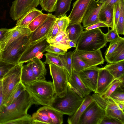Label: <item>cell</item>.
<instances>
[{"label": "cell", "instance_id": "obj_1", "mask_svg": "<svg viewBox=\"0 0 124 124\" xmlns=\"http://www.w3.org/2000/svg\"><path fill=\"white\" fill-rule=\"evenodd\" d=\"M36 103L25 89L12 103L2 107L0 110V124H7L27 115L29 109Z\"/></svg>", "mask_w": 124, "mask_h": 124}, {"label": "cell", "instance_id": "obj_2", "mask_svg": "<svg viewBox=\"0 0 124 124\" xmlns=\"http://www.w3.org/2000/svg\"><path fill=\"white\" fill-rule=\"evenodd\" d=\"M25 86L37 105L50 106L55 95L52 82L37 80Z\"/></svg>", "mask_w": 124, "mask_h": 124}, {"label": "cell", "instance_id": "obj_3", "mask_svg": "<svg viewBox=\"0 0 124 124\" xmlns=\"http://www.w3.org/2000/svg\"><path fill=\"white\" fill-rule=\"evenodd\" d=\"M84 98L68 86L67 93L64 96L60 97L55 94L50 107L60 111L63 115L70 116L76 111Z\"/></svg>", "mask_w": 124, "mask_h": 124}, {"label": "cell", "instance_id": "obj_4", "mask_svg": "<svg viewBox=\"0 0 124 124\" xmlns=\"http://www.w3.org/2000/svg\"><path fill=\"white\" fill-rule=\"evenodd\" d=\"M104 34L99 28L83 31L76 44V48L86 51H94L106 46Z\"/></svg>", "mask_w": 124, "mask_h": 124}, {"label": "cell", "instance_id": "obj_5", "mask_svg": "<svg viewBox=\"0 0 124 124\" xmlns=\"http://www.w3.org/2000/svg\"><path fill=\"white\" fill-rule=\"evenodd\" d=\"M31 34L20 37L12 43L6 50L1 52L0 60L15 65L18 63L22 55L31 44Z\"/></svg>", "mask_w": 124, "mask_h": 124}, {"label": "cell", "instance_id": "obj_6", "mask_svg": "<svg viewBox=\"0 0 124 124\" xmlns=\"http://www.w3.org/2000/svg\"><path fill=\"white\" fill-rule=\"evenodd\" d=\"M23 64L19 63L16 65L1 80L3 98L2 107L5 105L13 91L21 81Z\"/></svg>", "mask_w": 124, "mask_h": 124}, {"label": "cell", "instance_id": "obj_7", "mask_svg": "<svg viewBox=\"0 0 124 124\" xmlns=\"http://www.w3.org/2000/svg\"><path fill=\"white\" fill-rule=\"evenodd\" d=\"M48 64L55 94L59 97H63L67 92L69 75L65 68L52 63Z\"/></svg>", "mask_w": 124, "mask_h": 124}, {"label": "cell", "instance_id": "obj_8", "mask_svg": "<svg viewBox=\"0 0 124 124\" xmlns=\"http://www.w3.org/2000/svg\"><path fill=\"white\" fill-rule=\"evenodd\" d=\"M105 114V110L93 101L81 116L78 124H100Z\"/></svg>", "mask_w": 124, "mask_h": 124}, {"label": "cell", "instance_id": "obj_9", "mask_svg": "<svg viewBox=\"0 0 124 124\" xmlns=\"http://www.w3.org/2000/svg\"><path fill=\"white\" fill-rule=\"evenodd\" d=\"M39 3L40 0H15L10 7V16L14 20H17Z\"/></svg>", "mask_w": 124, "mask_h": 124}, {"label": "cell", "instance_id": "obj_10", "mask_svg": "<svg viewBox=\"0 0 124 124\" xmlns=\"http://www.w3.org/2000/svg\"><path fill=\"white\" fill-rule=\"evenodd\" d=\"M49 45L47 41L46 36L31 43L21 56L19 63L23 64L30 62L32 59L36 57L39 53H43L46 51V48Z\"/></svg>", "mask_w": 124, "mask_h": 124}, {"label": "cell", "instance_id": "obj_11", "mask_svg": "<svg viewBox=\"0 0 124 124\" xmlns=\"http://www.w3.org/2000/svg\"><path fill=\"white\" fill-rule=\"evenodd\" d=\"M95 0H77L73 4V8L68 17L70 24H80L90 5Z\"/></svg>", "mask_w": 124, "mask_h": 124}, {"label": "cell", "instance_id": "obj_12", "mask_svg": "<svg viewBox=\"0 0 124 124\" xmlns=\"http://www.w3.org/2000/svg\"><path fill=\"white\" fill-rule=\"evenodd\" d=\"M31 32L27 27L15 26L12 28L8 29L0 43L1 52L6 50L12 43L20 37L29 35Z\"/></svg>", "mask_w": 124, "mask_h": 124}, {"label": "cell", "instance_id": "obj_13", "mask_svg": "<svg viewBox=\"0 0 124 124\" xmlns=\"http://www.w3.org/2000/svg\"><path fill=\"white\" fill-rule=\"evenodd\" d=\"M100 68L92 67L76 72L84 84L91 92H94L96 90Z\"/></svg>", "mask_w": 124, "mask_h": 124}, {"label": "cell", "instance_id": "obj_14", "mask_svg": "<svg viewBox=\"0 0 124 124\" xmlns=\"http://www.w3.org/2000/svg\"><path fill=\"white\" fill-rule=\"evenodd\" d=\"M48 17L46 20L33 31L32 32L31 43L47 36L55 22L57 17L52 14L48 13Z\"/></svg>", "mask_w": 124, "mask_h": 124}, {"label": "cell", "instance_id": "obj_15", "mask_svg": "<svg viewBox=\"0 0 124 124\" xmlns=\"http://www.w3.org/2000/svg\"><path fill=\"white\" fill-rule=\"evenodd\" d=\"M102 3L95 0L93 1L86 11L82 21L84 27L88 26L100 22L98 15Z\"/></svg>", "mask_w": 124, "mask_h": 124}, {"label": "cell", "instance_id": "obj_16", "mask_svg": "<svg viewBox=\"0 0 124 124\" xmlns=\"http://www.w3.org/2000/svg\"><path fill=\"white\" fill-rule=\"evenodd\" d=\"M76 49L81 59L90 67L96 66L103 64L104 60L100 49L90 51L80 50Z\"/></svg>", "mask_w": 124, "mask_h": 124}, {"label": "cell", "instance_id": "obj_17", "mask_svg": "<svg viewBox=\"0 0 124 124\" xmlns=\"http://www.w3.org/2000/svg\"><path fill=\"white\" fill-rule=\"evenodd\" d=\"M68 85L72 90L83 98L89 95L91 92L86 87L77 72L73 69L71 75L69 77Z\"/></svg>", "mask_w": 124, "mask_h": 124}, {"label": "cell", "instance_id": "obj_18", "mask_svg": "<svg viewBox=\"0 0 124 124\" xmlns=\"http://www.w3.org/2000/svg\"><path fill=\"white\" fill-rule=\"evenodd\" d=\"M115 79L104 68L99 69L97 87L94 93L101 94Z\"/></svg>", "mask_w": 124, "mask_h": 124}, {"label": "cell", "instance_id": "obj_19", "mask_svg": "<svg viewBox=\"0 0 124 124\" xmlns=\"http://www.w3.org/2000/svg\"><path fill=\"white\" fill-rule=\"evenodd\" d=\"M114 5L102 4L99 12L98 18L100 22L105 24L108 28L110 27L111 29L115 30L114 20Z\"/></svg>", "mask_w": 124, "mask_h": 124}, {"label": "cell", "instance_id": "obj_20", "mask_svg": "<svg viewBox=\"0 0 124 124\" xmlns=\"http://www.w3.org/2000/svg\"><path fill=\"white\" fill-rule=\"evenodd\" d=\"M70 40L66 31L59 30L58 34L54 39L47 40V41L50 45L58 47L67 52L68 49L71 48L69 44Z\"/></svg>", "mask_w": 124, "mask_h": 124}, {"label": "cell", "instance_id": "obj_21", "mask_svg": "<svg viewBox=\"0 0 124 124\" xmlns=\"http://www.w3.org/2000/svg\"><path fill=\"white\" fill-rule=\"evenodd\" d=\"M91 96L93 101L105 110L120 109L114 100L109 97L104 98L100 94L96 93L92 94Z\"/></svg>", "mask_w": 124, "mask_h": 124}, {"label": "cell", "instance_id": "obj_22", "mask_svg": "<svg viewBox=\"0 0 124 124\" xmlns=\"http://www.w3.org/2000/svg\"><path fill=\"white\" fill-rule=\"evenodd\" d=\"M93 101L91 95H88L85 97L82 102L74 114L68 118L67 120L68 123L69 124H78L81 116L88 106Z\"/></svg>", "mask_w": 124, "mask_h": 124}, {"label": "cell", "instance_id": "obj_23", "mask_svg": "<svg viewBox=\"0 0 124 124\" xmlns=\"http://www.w3.org/2000/svg\"><path fill=\"white\" fill-rule=\"evenodd\" d=\"M32 68L33 73L37 80H46V70L45 64L42 61L37 57L31 60Z\"/></svg>", "mask_w": 124, "mask_h": 124}, {"label": "cell", "instance_id": "obj_24", "mask_svg": "<svg viewBox=\"0 0 124 124\" xmlns=\"http://www.w3.org/2000/svg\"><path fill=\"white\" fill-rule=\"evenodd\" d=\"M23 65L22 69L21 81L25 85L32 83L37 80L33 72L32 63L30 62Z\"/></svg>", "mask_w": 124, "mask_h": 124}, {"label": "cell", "instance_id": "obj_25", "mask_svg": "<svg viewBox=\"0 0 124 124\" xmlns=\"http://www.w3.org/2000/svg\"><path fill=\"white\" fill-rule=\"evenodd\" d=\"M42 10L34 8L17 20L16 26L27 27L28 25L36 17L42 14Z\"/></svg>", "mask_w": 124, "mask_h": 124}, {"label": "cell", "instance_id": "obj_26", "mask_svg": "<svg viewBox=\"0 0 124 124\" xmlns=\"http://www.w3.org/2000/svg\"><path fill=\"white\" fill-rule=\"evenodd\" d=\"M31 117L32 124H52V120L46 112L44 106L33 113Z\"/></svg>", "mask_w": 124, "mask_h": 124}, {"label": "cell", "instance_id": "obj_27", "mask_svg": "<svg viewBox=\"0 0 124 124\" xmlns=\"http://www.w3.org/2000/svg\"><path fill=\"white\" fill-rule=\"evenodd\" d=\"M115 79L124 76V60L119 62L110 63L104 67Z\"/></svg>", "mask_w": 124, "mask_h": 124}, {"label": "cell", "instance_id": "obj_28", "mask_svg": "<svg viewBox=\"0 0 124 124\" xmlns=\"http://www.w3.org/2000/svg\"><path fill=\"white\" fill-rule=\"evenodd\" d=\"M105 58L106 61L109 63L124 60V41L121 43L111 54L105 56Z\"/></svg>", "mask_w": 124, "mask_h": 124}, {"label": "cell", "instance_id": "obj_29", "mask_svg": "<svg viewBox=\"0 0 124 124\" xmlns=\"http://www.w3.org/2000/svg\"><path fill=\"white\" fill-rule=\"evenodd\" d=\"M84 29L81 24L69 25L66 31L70 40L76 44Z\"/></svg>", "mask_w": 124, "mask_h": 124}, {"label": "cell", "instance_id": "obj_30", "mask_svg": "<svg viewBox=\"0 0 124 124\" xmlns=\"http://www.w3.org/2000/svg\"><path fill=\"white\" fill-rule=\"evenodd\" d=\"M72 0H57L54 15L58 17L66 14L70 10Z\"/></svg>", "mask_w": 124, "mask_h": 124}, {"label": "cell", "instance_id": "obj_31", "mask_svg": "<svg viewBox=\"0 0 124 124\" xmlns=\"http://www.w3.org/2000/svg\"><path fill=\"white\" fill-rule=\"evenodd\" d=\"M72 69L77 72L90 67L81 59L76 49L73 52L72 55Z\"/></svg>", "mask_w": 124, "mask_h": 124}, {"label": "cell", "instance_id": "obj_32", "mask_svg": "<svg viewBox=\"0 0 124 124\" xmlns=\"http://www.w3.org/2000/svg\"><path fill=\"white\" fill-rule=\"evenodd\" d=\"M44 106L46 112L52 120V124L63 123V115L61 112L50 106Z\"/></svg>", "mask_w": 124, "mask_h": 124}, {"label": "cell", "instance_id": "obj_33", "mask_svg": "<svg viewBox=\"0 0 124 124\" xmlns=\"http://www.w3.org/2000/svg\"><path fill=\"white\" fill-rule=\"evenodd\" d=\"M124 76L114 80L100 94L103 98L109 97L111 94L118 87L124 86Z\"/></svg>", "mask_w": 124, "mask_h": 124}, {"label": "cell", "instance_id": "obj_34", "mask_svg": "<svg viewBox=\"0 0 124 124\" xmlns=\"http://www.w3.org/2000/svg\"><path fill=\"white\" fill-rule=\"evenodd\" d=\"M73 52L70 51L63 55H59L62 60L64 68L66 70L69 76L71 75L72 69V55Z\"/></svg>", "mask_w": 124, "mask_h": 124}, {"label": "cell", "instance_id": "obj_35", "mask_svg": "<svg viewBox=\"0 0 124 124\" xmlns=\"http://www.w3.org/2000/svg\"><path fill=\"white\" fill-rule=\"evenodd\" d=\"M120 12L116 27V30L118 35L124 33V0H119Z\"/></svg>", "mask_w": 124, "mask_h": 124}, {"label": "cell", "instance_id": "obj_36", "mask_svg": "<svg viewBox=\"0 0 124 124\" xmlns=\"http://www.w3.org/2000/svg\"><path fill=\"white\" fill-rule=\"evenodd\" d=\"M25 90V85L21 81L11 93L5 105L2 107L6 106L11 104L15 101L21 93Z\"/></svg>", "mask_w": 124, "mask_h": 124}, {"label": "cell", "instance_id": "obj_37", "mask_svg": "<svg viewBox=\"0 0 124 124\" xmlns=\"http://www.w3.org/2000/svg\"><path fill=\"white\" fill-rule=\"evenodd\" d=\"M44 54L46 57V60L44 62L45 64L51 63L64 68L62 60L58 55L48 52Z\"/></svg>", "mask_w": 124, "mask_h": 124}, {"label": "cell", "instance_id": "obj_38", "mask_svg": "<svg viewBox=\"0 0 124 124\" xmlns=\"http://www.w3.org/2000/svg\"><path fill=\"white\" fill-rule=\"evenodd\" d=\"M48 14L42 13L35 18L28 25V28L32 32L40 26L47 19Z\"/></svg>", "mask_w": 124, "mask_h": 124}, {"label": "cell", "instance_id": "obj_39", "mask_svg": "<svg viewBox=\"0 0 124 124\" xmlns=\"http://www.w3.org/2000/svg\"><path fill=\"white\" fill-rule=\"evenodd\" d=\"M57 0H40L42 10L48 13L54 12Z\"/></svg>", "mask_w": 124, "mask_h": 124}, {"label": "cell", "instance_id": "obj_40", "mask_svg": "<svg viewBox=\"0 0 124 124\" xmlns=\"http://www.w3.org/2000/svg\"><path fill=\"white\" fill-rule=\"evenodd\" d=\"M55 22L57 24L59 31H66L70 24V21L66 14L57 17Z\"/></svg>", "mask_w": 124, "mask_h": 124}, {"label": "cell", "instance_id": "obj_41", "mask_svg": "<svg viewBox=\"0 0 124 124\" xmlns=\"http://www.w3.org/2000/svg\"><path fill=\"white\" fill-rule=\"evenodd\" d=\"M124 86H122L117 87L109 97L114 101L124 102Z\"/></svg>", "mask_w": 124, "mask_h": 124}, {"label": "cell", "instance_id": "obj_42", "mask_svg": "<svg viewBox=\"0 0 124 124\" xmlns=\"http://www.w3.org/2000/svg\"><path fill=\"white\" fill-rule=\"evenodd\" d=\"M105 112L106 115L117 119L124 123V111L120 109L113 110L107 109L105 110Z\"/></svg>", "mask_w": 124, "mask_h": 124}, {"label": "cell", "instance_id": "obj_43", "mask_svg": "<svg viewBox=\"0 0 124 124\" xmlns=\"http://www.w3.org/2000/svg\"><path fill=\"white\" fill-rule=\"evenodd\" d=\"M124 41V38L120 37L118 39L110 42L109 46L105 53V56L111 54L122 42Z\"/></svg>", "mask_w": 124, "mask_h": 124}, {"label": "cell", "instance_id": "obj_44", "mask_svg": "<svg viewBox=\"0 0 124 124\" xmlns=\"http://www.w3.org/2000/svg\"><path fill=\"white\" fill-rule=\"evenodd\" d=\"M15 65L0 60V80Z\"/></svg>", "mask_w": 124, "mask_h": 124}, {"label": "cell", "instance_id": "obj_45", "mask_svg": "<svg viewBox=\"0 0 124 124\" xmlns=\"http://www.w3.org/2000/svg\"><path fill=\"white\" fill-rule=\"evenodd\" d=\"M31 116L29 114L8 122L7 124H32Z\"/></svg>", "mask_w": 124, "mask_h": 124}, {"label": "cell", "instance_id": "obj_46", "mask_svg": "<svg viewBox=\"0 0 124 124\" xmlns=\"http://www.w3.org/2000/svg\"><path fill=\"white\" fill-rule=\"evenodd\" d=\"M107 42H111L118 39L120 37L116 31L112 29L110 30L108 28L107 33L104 34Z\"/></svg>", "mask_w": 124, "mask_h": 124}, {"label": "cell", "instance_id": "obj_47", "mask_svg": "<svg viewBox=\"0 0 124 124\" xmlns=\"http://www.w3.org/2000/svg\"><path fill=\"white\" fill-rule=\"evenodd\" d=\"M59 32L58 27L57 24L55 22L46 36L47 40H50L54 39L57 35Z\"/></svg>", "mask_w": 124, "mask_h": 124}, {"label": "cell", "instance_id": "obj_48", "mask_svg": "<svg viewBox=\"0 0 124 124\" xmlns=\"http://www.w3.org/2000/svg\"><path fill=\"white\" fill-rule=\"evenodd\" d=\"M120 12L119 0L114 5V29L116 30V27Z\"/></svg>", "mask_w": 124, "mask_h": 124}, {"label": "cell", "instance_id": "obj_49", "mask_svg": "<svg viewBox=\"0 0 124 124\" xmlns=\"http://www.w3.org/2000/svg\"><path fill=\"white\" fill-rule=\"evenodd\" d=\"M118 120L109 116L105 115L100 124H124Z\"/></svg>", "mask_w": 124, "mask_h": 124}, {"label": "cell", "instance_id": "obj_50", "mask_svg": "<svg viewBox=\"0 0 124 124\" xmlns=\"http://www.w3.org/2000/svg\"><path fill=\"white\" fill-rule=\"evenodd\" d=\"M46 51L58 55H62L66 53L65 51L49 45L46 48Z\"/></svg>", "mask_w": 124, "mask_h": 124}, {"label": "cell", "instance_id": "obj_51", "mask_svg": "<svg viewBox=\"0 0 124 124\" xmlns=\"http://www.w3.org/2000/svg\"><path fill=\"white\" fill-rule=\"evenodd\" d=\"M103 27H107V26L103 23L100 22L86 27L85 30V31L89 30Z\"/></svg>", "mask_w": 124, "mask_h": 124}, {"label": "cell", "instance_id": "obj_52", "mask_svg": "<svg viewBox=\"0 0 124 124\" xmlns=\"http://www.w3.org/2000/svg\"><path fill=\"white\" fill-rule=\"evenodd\" d=\"M119 0H97V2L101 3L102 4L114 5Z\"/></svg>", "mask_w": 124, "mask_h": 124}, {"label": "cell", "instance_id": "obj_53", "mask_svg": "<svg viewBox=\"0 0 124 124\" xmlns=\"http://www.w3.org/2000/svg\"><path fill=\"white\" fill-rule=\"evenodd\" d=\"M8 29L5 28L0 29V43L3 39L5 33Z\"/></svg>", "mask_w": 124, "mask_h": 124}, {"label": "cell", "instance_id": "obj_54", "mask_svg": "<svg viewBox=\"0 0 124 124\" xmlns=\"http://www.w3.org/2000/svg\"><path fill=\"white\" fill-rule=\"evenodd\" d=\"M3 101V98L2 89L1 83V81L0 80V110L2 106Z\"/></svg>", "mask_w": 124, "mask_h": 124}, {"label": "cell", "instance_id": "obj_55", "mask_svg": "<svg viewBox=\"0 0 124 124\" xmlns=\"http://www.w3.org/2000/svg\"><path fill=\"white\" fill-rule=\"evenodd\" d=\"M119 108L121 110L124 111V102L114 101Z\"/></svg>", "mask_w": 124, "mask_h": 124}, {"label": "cell", "instance_id": "obj_56", "mask_svg": "<svg viewBox=\"0 0 124 124\" xmlns=\"http://www.w3.org/2000/svg\"><path fill=\"white\" fill-rule=\"evenodd\" d=\"M69 44L71 48L72 47H76V44L75 42L70 40L69 41Z\"/></svg>", "mask_w": 124, "mask_h": 124}, {"label": "cell", "instance_id": "obj_57", "mask_svg": "<svg viewBox=\"0 0 124 124\" xmlns=\"http://www.w3.org/2000/svg\"><path fill=\"white\" fill-rule=\"evenodd\" d=\"M0 53H1V52L0 51Z\"/></svg>", "mask_w": 124, "mask_h": 124}, {"label": "cell", "instance_id": "obj_58", "mask_svg": "<svg viewBox=\"0 0 124 124\" xmlns=\"http://www.w3.org/2000/svg\"></svg>", "mask_w": 124, "mask_h": 124}, {"label": "cell", "instance_id": "obj_59", "mask_svg": "<svg viewBox=\"0 0 124 124\" xmlns=\"http://www.w3.org/2000/svg\"></svg>", "mask_w": 124, "mask_h": 124}]
</instances>
